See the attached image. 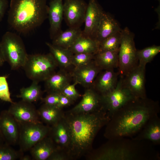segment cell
I'll use <instances>...</instances> for the list:
<instances>
[{"label":"cell","instance_id":"1","mask_svg":"<svg viewBox=\"0 0 160 160\" xmlns=\"http://www.w3.org/2000/svg\"><path fill=\"white\" fill-rule=\"evenodd\" d=\"M159 112L158 102L147 97L134 98L111 116L105 125L104 136L108 140L133 137Z\"/></svg>","mask_w":160,"mask_h":160},{"label":"cell","instance_id":"2","mask_svg":"<svg viewBox=\"0 0 160 160\" xmlns=\"http://www.w3.org/2000/svg\"><path fill=\"white\" fill-rule=\"evenodd\" d=\"M70 136L69 153L71 160L85 156L92 149L94 139L99 130L110 119L104 109L90 113H65Z\"/></svg>","mask_w":160,"mask_h":160},{"label":"cell","instance_id":"3","mask_svg":"<svg viewBox=\"0 0 160 160\" xmlns=\"http://www.w3.org/2000/svg\"><path fill=\"white\" fill-rule=\"evenodd\" d=\"M153 145L149 141L136 140L132 137L108 140L84 156L89 160H159V154Z\"/></svg>","mask_w":160,"mask_h":160},{"label":"cell","instance_id":"4","mask_svg":"<svg viewBox=\"0 0 160 160\" xmlns=\"http://www.w3.org/2000/svg\"><path fill=\"white\" fill-rule=\"evenodd\" d=\"M9 6L8 23L19 33L32 31L48 18L47 0H11Z\"/></svg>","mask_w":160,"mask_h":160},{"label":"cell","instance_id":"5","mask_svg":"<svg viewBox=\"0 0 160 160\" xmlns=\"http://www.w3.org/2000/svg\"><path fill=\"white\" fill-rule=\"evenodd\" d=\"M58 67L52 54L28 55L22 68L27 77L32 81H44L55 73Z\"/></svg>","mask_w":160,"mask_h":160},{"label":"cell","instance_id":"6","mask_svg":"<svg viewBox=\"0 0 160 160\" xmlns=\"http://www.w3.org/2000/svg\"><path fill=\"white\" fill-rule=\"evenodd\" d=\"M0 46L5 62L8 63L12 70L22 68L28 55L19 36L11 32H7L2 37Z\"/></svg>","mask_w":160,"mask_h":160},{"label":"cell","instance_id":"7","mask_svg":"<svg viewBox=\"0 0 160 160\" xmlns=\"http://www.w3.org/2000/svg\"><path fill=\"white\" fill-rule=\"evenodd\" d=\"M134 35L128 28L121 31L120 46L118 53V73L123 77L138 63Z\"/></svg>","mask_w":160,"mask_h":160},{"label":"cell","instance_id":"8","mask_svg":"<svg viewBox=\"0 0 160 160\" xmlns=\"http://www.w3.org/2000/svg\"><path fill=\"white\" fill-rule=\"evenodd\" d=\"M19 123L18 143L20 150L23 153L29 151L37 143L48 136L50 129V126L44 125L42 122Z\"/></svg>","mask_w":160,"mask_h":160},{"label":"cell","instance_id":"9","mask_svg":"<svg viewBox=\"0 0 160 160\" xmlns=\"http://www.w3.org/2000/svg\"><path fill=\"white\" fill-rule=\"evenodd\" d=\"M101 96L103 107L110 118L116 111L135 98L124 86L121 77L113 89Z\"/></svg>","mask_w":160,"mask_h":160},{"label":"cell","instance_id":"10","mask_svg":"<svg viewBox=\"0 0 160 160\" xmlns=\"http://www.w3.org/2000/svg\"><path fill=\"white\" fill-rule=\"evenodd\" d=\"M145 68L138 64L121 77L123 85L135 98L147 97L145 86Z\"/></svg>","mask_w":160,"mask_h":160},{"label":"cell","instance_id":"11","mask_svg":"<svg viewBox=\"0 0 160 160\" xmlns=\"http://www.w3.org/2000/svg\"><path fill=\"white\" fill-rule=\"evenodd\" d=\"M63 16L69 28H80L84 22L87 4L84 0H65Z\"/></svg>","mask_w":160,"mask_h":160},{"label":"cell","instance_id":"12","mask_svg":"<svg viewBox=\"0 0 160 160\" xmlns=\"http://www.w3.org/2000/svg\"><path fill=\"white\" fill-rule=\"evenodd\" d=\"M7 111L19 123L42 122L37 110L32 103L22 100L14 102Z\"/></svg>","mask_w":160,"mask_h":160},{"label":"cell","instance_id":"13","mask_svg":"<svg viewBox=\"0 0 160 160\" xmlns=\"http://www.w3.org/2000/svg\"><path fill=\"white\" fill-rule=\"evenodd\" d=\"M104 12L97 0H89L86 12L83 34L95 39L96 32Z\"/></svg>","mask_w":160,"mask_h":160},{"label":"cell","instance_id":"14","mask_svg":"<svg viewBox=\"0 0 160 160\" xmlns=\"http://www.w3.org/2000/svg\"><path fill=\"white\" fill-rule=\"evenodd\" d=\"M86 89L81 101L68 112L74 114L88 113L103 109L101 95L92 87Z\"/></svg>","mask_w":160,"mask_h":160},{"label":"cell","instance_id":"15","mask_svg":"<svg viewBox=\"0 0 160 160\" xmlns=\"http://www.w3.org/2000/svg\"><path fill=\"white\" fill-rule=\"evenodd\" d=\"M19 123L7 110L0 113V132L7 144L14 145L18 143Z\"/></svg>","mask_w":160,"mask_h":160},{"label":"cell","instance_id":"16","mask_svg":"<svg viewBox=\"0 0 160 160\" xmlns=\"http://www.w3.org/2000/svg\"><path fill=\"white\" fill-rule=\"evenodd\" d=\"M102 71L93 59L86 65L73 68L71 72L74 81L87 88L92 87L96 77Z\"/></svg>","mask_w":160,"mask_h":160},{"label":"cell","instance_id":"17","mask_svg":"<svg viewBox=\"0 0 160 160\" xmlns=\"http://www.w3.org/2000/svg\"><path fill=\"white\" fill-rule=\"evenodd\" d=\"M64 116L50 127L48 136L52 141L56 148L65 151L69 154L70 136Z\"/></svg>","mask_w":160,"mask_h":160},{"label":"cell","instance_id":"18","mask_svg":"<svg viewBox=\"0 0 160 160\" xmlns=\"http://www.w3.org/2000/svg\"><path fill=\"white\" fill-rule=\"evenodd\" d=\"M63 0H51L49 3L48 18L50 24V36L52 40L62 31L61 26L63 16Z\"/></svg>","mask_w":160,"mask_h":160},{"label":"cell","instance_id":"19","mask_svg":"<svg viewBox=\"0 0 160 160\" xmlns=\"http://www.w3.org/2000/svg\"><path fill=\"white\" fill-rule=\"evenodd\" d=\"M102 71L95 79L91 87L101 95L105 94L113 89L116 87L119 76L114 69Z\"/></svg>","mask_w":160,"mask_h":160},{"label":"cell","instance_id":"20","mask_svg":"<svg viewBox=\"0 0 160 160\" xmlns=\"http://www.w3.org/2000/svg\"><path fill=\"white\" fill-rule=\"evenodd\" d=\"M72 79L71 71L60 69L44 81L45 90L47 93L60 94L65 87L71 84Z\"/></svg>","mask_w":160,"mask_h":160},{"label":"cell","instance_id":"21","mask_svg":"<svg viewBox=\"0 0 160 160\" xmlns=\"http://www.w3.org/2000/svg\"><path fill=\"white\" fill-rule=\"evenodd\" d=\"M138 140H146L153 145L160 144V119L158 114L150 118L141 130L134 137Z\"/></svg>","mask_w":160,"mask_h":160},{"label":"cell","instance_id":"22","mask_svg":"<svg viewBox=\"0 0 160 160\" xmlns=\"http://www.w3.org/2000/svg\"><path fill=\"white\" fill-rule=\"evenodd\" d=\"M117 21L108 13L104 12L99 25L95 39L99 43L121 30Z\"/></svg>","mask_w":160,"mask_h":160},{"label":"cell","instance_id":"23","mask_svg":"<svg viewBox=\"0 0 160 160\" xmlns=\"http://www.w3.org/2000/svg\"><path fill=\"white\" fill-rule=\"evenodd\" d=\"M50 52L56 61L60 69L68 71L73 66L71 59L73 54L68 49L46 42Z\"/></svg>","mask_w":160,"mask_h":160},{"label":"cell","instance_id":"24","mask_svg":"<svg viewBox=\"0 0 160 160\" xmlns=\"http://www.w3.org/2000/svg\"><path fill=\"white\" fill-rule=\"evenodd\" d=\"M99 44L95 39L82 33L68 49L73 54L86 53L95 55L98 51Z\"/></svg>","mask_w":160,"mask_h":160},{"label":"cell","instance_id":"25","mask_svg":"<svg viewBox=\"0 0 160 160\" xmlns=\"http://www.w3.org/2000/svg\"><path fill=\"white\" fill-rule=\"evenodd\" d=\"M55 148L54 143L48 135L37 143L29 151L33 159L47 160Z\"/></svg>","mask_w":160,"mask_h":160},{"label":"cell","instance_id":"26","mask_svg":"<svg viewBox=\"0 0 160 160\" xmlns=\"http://www.w3.org/2000/svg\"><path fill=\"white\" fill-rule=\"evenodd\" d=\"M37 110L41 122L50 127L57 123L65 115L62 109L57 106L44 103Z\"/></svg>","mask_w":160,"mask_h":160},{"label":"cell","instance_id":"27","mask_svg":"<svg viewBox=\"0 0 160 160\" xmlns=\"http://www.w3.org/2000/svg\"><path fill=\"white\" fill-rule=\"evenodd\" d=\"M80 28H69L62 31L53 39L52 44L65 48L69 49L82 34Z\"/></svg>","mask_w":160,"mask_h":160},{"label":"cell","instance_id":"28","mask_svg":"<svg viewBox=\"0 0 160 160\" xmlns=\"http://www.w3.org/2000/svg\"><path fill=\"white\" fill-rule=\"evenodd\" d=\"M118 52L111 51H98L94 55V60L102 70L118 68Z\"/></svg>","mask_w":160,"mask_h":160},{"label":"cell","instance_id":"29","mask_svg":"<svg viewBox=\"0 0 160 160\" xmlns=\"http://www.w3.org/2000/svg\"><path fill=\"white\" fill-rule=\"evenodd\" d=\"M42 92L39 83L32 81L31 85L27 87L20 89L19 95L17 96L22 100L28 102L32 103L42 98Z\"/></svg>","mask_w":160,"mask_h":160},{"label":"cell","instance_id":"30","mask_svg":"<svg viewBox=\"0 0 160 160\" xmlns=\"http://www.w3.org/2000/svg\"><path fill=\"white\" fill-rule=\"evenodd\" d=\"M160 52V46L153 45L141 50H137L138 65L145 67Z\"/></svg>","mask_w":160,"mask_h":160},{"label":"cell","instance_id":"31","mask_svg":"<svg viewBox=\"0 0 160 160\" xmlns=\"http://www.w3.org/2000/svg\"><path fill=\"white\" fill-rule=\"evenodd\" d=\"M121 31L100 42L98 51L108 50L118 52L121 42Z\"/></svg>","mask_w":160,"mask_h":160},{"label":"cell","instance_id":"32","mask_svg":"<svg viewBox=\"0 0 160 160\" xmlns=\"http://www.w3.org/2000/svg\"><path fill=\"white\" fill-rule=\"evenodd\" d=\"M5 143L0 146V160H16L20 159L23 155L20 150L17 151Z\"/></svg>","mask_w":160,"mask_h":160},{"label":"cell","instance_id":"33","mask_svg":"<svg viewBox=\"0 0 160 160\" xmlns=\"http://www.w3.org/2000/svg\"><path fill=\"white\" fill-rule=\"evenodd\" d=\"M94 55L86 53L73 54L71 59L72 65L73 68H77L86 65L94 59Z\"/></svg>","mask_w":160,"mask_h":160},{"label":"cell","instance_id":"34","mask_svg":"<svg viewBox=\"0 0 160 160\" xmlns=\"http://www.w3.org/2000/svg\"><path fill=\"white\" fill-rule=\"evenodd\" d=\"M7 77L6 76H0V99L12 103L14 102L11 98Z\"/></svg>","mask_w":160,"mask_h":160},{"label":"cell","instance_id":"35","mask_svg":"<svg viewBox=\"0 0 160 160\" xmlns=\"http://www.w3.org/2000/svg\"><path fill=\"white\" fill-rule=\"evenodd\" d=\"M77 84H78L76 81H74L73 84H70L65 87L61 93L74 102L81 96V95L75 88Z\"/></svg>","mask_w":160,"mask_h":160},{"label":"cell","instance_id":"36","mask_svg":"<svg viewBox=\"0 0 160 160\" xmlns=\"http://www.w3.org/2000/svg\"><path fill=\"white\" fill-rule=\"evenodd\" d=\"M71 160L68 153L66 151L55 148L47 160Z\"/></svg>","mask_w":160,"mask_h":160},{"label":"cell","instance_id":"37","mask_svg":"<svg viewBox=\"0 0 160 160\" xmlns=\"http://www.w3.org/2000/svg\"><path fill=\"white\" fill-rule=\"evenodd\" d=\"M60 94L55 93H48L45 97H42L41 100L43 103L57 106L59 102Z\"/></svg>","mask_w":160,"mask_h":160},{"label":"cell","instance_id":"38","mask_svg":"<svg viewBox=\"0 0 160 160\" xmlns=\"http://www.w3.org/2000/svg\"><path fill=\"white\" fill-rule=\"evenodd\" d=\"M74 102V101L68 97L60 93L59 102L57 106L59 108L62 109L63 108L73 104Z\"/></svg>","mask_w":160,"mask_h":160},{"label":"cell","instance_id":"39","mask_svg":"<svg viewBox=\"0 0 160 160\" xmlns=\"http://www.w3.org/2000/svg\"><path fill=\"white\" fill-rule=\"evenodd\" d=\"M8 6L7 0H0V22L2 20Z\"/></svg>","mask_w":160,"mask_h":160},{"label":"cell","instance_id":"40","mask_svg":"<svg viewBox=\"0 0 160 160\" xmlns=\"http://www.w3.org/2000/svg\"><path fill=\"white\" fill-rule=\"evenodd\" d=\"M5 60L0 46V66H2Z\"/></svg>","mask_w":160,"mask_h":160},{"label":"cell","instance_id":"41","mask_svg":"<svg viewBox=\"0 0 160 160\" xmlns=\"http://www.w3.org/2000/svg\"><path fill=\"white\" fill-rule=\"evenodd\" d=\"M32 159V157L28 155H24L22 156L20 160H31Z\"/></svg>","mask_w":160,"mask_h":160},{"label":"cell","instance_id":"42","mask_svg":"<svg viewBox=\"0 0 160 160\" xmlns=\"http://www.w3.org/2000/svg\"><path fill=\"white\" fill-rule=\"evenodd\" d=\"M5 143L4 140L0 132V146L4 144Z\"/></svg>","mask_w":160,"mask_h":160}]
</instances>
